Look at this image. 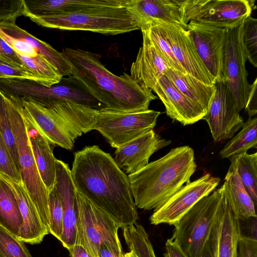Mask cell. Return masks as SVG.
<instances>
[{"instance_id": "obj_13", "label": "cell", "mask_w": 257, "mask_h": 257, "mask_svg": "<svg viewBox=\"0 0 257 257\" xmlns=\"http://www.w3.org/2000/svg\"><path fill=\"white\" fill-rule=\"evenodd\" d=\"M220 179L207 173L186 183L163 205L154 210L150 217L152 224L174 225L202 198L209 195L218 185Z\"/></svg>"}, {"instance_id": "obj_20", "label": "cell", "mask_w": 257, "mask_h": 257, "mask_svg": "<svg viewBox=\"0 0 257 257\" xmlns=\"http://www.w3.org/2000/svg\"><path fill=\"white\" fill-rule=\"evenodd\" d=\"M143 43L131 66V76L142 87L151 89L170 68L147 32L141 30Z\"/></svg>"}, {"instance_id": "obj_42", "label": "cell", "mask_w": 257, "mask_h": 257, "mask_svg": "<svg viewBox=\"0 0 257 257\" xmlns=\"http://www.w3.org/2000/svg\"><path fill=\"white\" fill-rule=\"evenodd\" d=\"M0 60L15 67L27 69L18 54L9 46L0 35Z\"/></svg>"}, {"instance_id": "obj_39", "label": "cell", "mask_w": 257, "mask_h": 257, "mask_svg": "<svg viewBox=\"0 0 257 257\" xmlns=\"http://www.w3.org/2000/svg\"><path fill=\"white\" fill-rule=\"evenodd\" d=\"M24 12L23 0H0V23L16 22Z\"/></svg>"}, {"instance_id": "obj_25", "label": "cell", "mask_w": 257, "mask_h": 257, "mask_svg": "<svg viewBox=\"0 0 257 257\" xmlns=\"http://www.w3.org/2000/svg\"><path fill=\"white\" fill-rule=\"evenodd\" d=\"M26 119L29 141L37 167L49 192L54 187L56 180V159L53 153L52 144L30 124L26 116Z\"/></svg>"}, {"instance_id": "obj_14", "label": "cell", "mask_w": 257, "mask_h": 257, "mask_svg": "<svg viewBox=\"0 0 257 257\" xmlns=\"http://www.w3.org/2000/svg\"><path fill=\"white\" fill-rule=\"evenodd\" d=\"M151 22L160 25L174 55L185 72L206 85H213L215 81L200 58L188 31L176 24Z\"/></svg>"}, {"instance_id": "obj_28", "label": "cell", "mask_w": 257, "mask_h": 257, "mask_svg": "<svg viewBox=\"0 0 257 257\" xmlns=\"http://www.w3.org/2000/svg\"><path fill=\"white\" fill-rule=\"evenodd\" d=\"M177 89L207 112L215 90V86L206 85L196 78L169 68L165 74Z\"/></svg>"}, {"instance_id": "obj_11", "label": "cell", "mask_w": 257, "mask_h": 257, "mask_svg": "<svg viewBox=\"0 0 257 257\" xmlns=\"http://www.w3.org/2000/svg\"><path fill=\"white\" fill-rule=\"evenodd\" d=\"M214 86V93L202 119L207 122L214 142L222 143L232 138L244 122L227 83L221 79L215 82Z\"/></svg>"}, {"instance_id": "obj_8", "label": "cell", "mask_w": 257, "mask_h": 257, "mask_svg": "<svg viewBox=\"0 0 257 257\" xmlns=\"http://www.w3.org/2000/svg\"><path fill=\"white\" fill-rule=\"evenodd\" d=\"M160 113L150 109L124 112L104 107L98 109L93 130L116 149L153 130Z\"/></svg>"}, {"instance_id": "obj_26", "label": "cell", "mask_w": 257, "mask_h": 257, "mask_svg": "<svg viewBox=\"0 0 257 257\" xmlns=\"http://www.w3.org/2000/svg\"><path fill=\"white\" fill-rule=\"evenodd\" d=\"M0 30L11 37L25 42L35 49L38 54L50 63L62 77L71 75L70 67L61 52L21 28L16 24V22H1Z\"/></svg>"}, {"instance_id": "obj_40", "label": "cell", "mask_w": 257, "mask_h": 257, "mask_svg": "<svg viewBox=\"0 0 257 257\" xmlns=\"http://www.w3.org/2000/svg\"><path fill=\"white\" fill-rule=\"evenodd\" d=\"M0 78L29 79L41 84L40 80L30 70L15 67L1 60Z\"/></svg>"}, {"instance_id": "obj_44", "label": "cell", "mask_w": 257, "mask_h": 257, "mask_svg": "<svg viewBox=\"0 0 257 257\" xmlns=\"http://www.w3.org/2000/svg\"><path fill=\"white\" fill-rule=\"evenodd\" d=\"M237 257H257V240L240 236Z\"/></svg>"}, {"instance_id": "obj_15", "label": "cell", "mask_w": 257, "mask_h": 257, "mask_svg": "<svg viewBox=\"0 0 257 257\" xmlns=\"http://www.w3.org/2000/svg\"><path fill=\"white\" fill-rule=\"evenodd\" d=\"M194 47L215 82L222 79L226 30L193 21L188 24Z\"/></svg>"}, {"instance_id": "obj_29", "label": "cell", "mask_w": 257, "mask_h": 257, "mask_svg": "<svg viewBox=\"0 0 257 257\" xmlns=\"http://www.w3.org/2000/svg\"><path fill=\"white\" fill-rule=\"evenodd\" d=\"M22 223L16 196L9 185L0 177V225L19 238Z\"/></svg>"}, {"instance_id": "obj_43", "label": "cell", "mask_w": 257, "mask_h": 257, "mask_svg": "<svg viewBox=\"0 0 257 257\" xmlns=\"http://www.w3.org/2000/svg\"><path fill=\"white\" fill-rule=\"evenodd\" d=\"M240 237L257 240V217L238 219Z\"/></svg>"}, {"instance_id": "obj_27", "label": "cell", "mask_w": 257, "mask_h": 257, "mask_svg": "<svg viewBox=\"0 0 257 257\" xmlns=\"http://www.w3.org/2000/svg\"><path fill=\"white\" fill-rule=\"evenodd\" d=\"M225 198L237 219L256 217L255 207L235 167L230 164L222 186Z\"/></svg>"}, {"instance_id": "obj_34", "label": "cell", "mask_w": 257, "mask_h": 257, "mask_svg": "<svg viewBox=\"0 0 257 257\" xmlns=\"http://www.w3.org/2000/svg\"><path fill=\"white\" fill-rule=\"evenodd\" d=\"M0 132L20 174L19 157L13 134L6 94L0 90Z\"/></svg>"}, {"instance_id": "obj_7", "label": "cell", "mask_w": 257, "mask_h": 257, "mask_svg": "<svg viewBox=\"0 0 257 257\" xmlns=\"http://www.w3.org/2000/svg\"><path fill=\"white\" fill-rule=\"evenodd\" d=\"M67 76L50 86L32 80L6 78L2 82L1 89L8 94L29 97L45 107L56 101H67L97 109L105 107L74 76Z\"/></svg>"}, {"instance_id": "obj_1", "label": "cell", "mask_w": 257, "mask_h": 257, "mask_svg": "<svg viewBox=\"0 0 257 257\" xmlns=\"http://www.w3.org/2000/svg\"><path fill=\"white\" fill-rule=\"evenodd\" d=\"M70 172L76 191L121 228L136 223L128 177L109 153L96 145L86 146L75 153Z\"/></svg>"}, {"instance_id": "obj_16", "label": "cell", "mask_w": 257, "mask_h": 257, "mask_svg": "<svg viewBox=\"0 0 257 257\" xmlns=\"http://www.w3.org/2000/svg\"><path fill=\"white\" fill-rule=\"evenodd\" d=\"M30 124L52 145L71 150L75 139L65 121L53 110L28 97H19Z\"/></svg>"}, {"instance_id": "obj_35", "label": "cell", "mask_w": 257, "mask_h": 257, "mask_svg": "<svg viewBox=\"0 0 257 257\" xmlns=\"http://www.w3.org/2000/svg\"><path fill=\"white\" fill-rule=\"evenodd\" d=\"M49 232L60 240L63 232V208L60 196L55 187L49 192Z\"/></svg>"}, {"instance_id": "obj_47", "label": "cell", "mask_w": 257, "mask_h": 257, "mask_svg": "<svg viewBox=\"0 0 257 257\" xmlns=\"http://www.w3.org/2000/svg\"><path fill=\"white\" fill-rule=\"evenodd\" d=\"M164 257H187L180 247L171 238L165 243Z\"/></svg>"}, {"instance_id": "obj_49", "label": "cell", "mask_w": 257, "mask_h": 257, "mask_svg": "<svg viewBox=\"0 0 257 257\" xmlns=\"http://www.w3.org/2000/svg\"><path fill=\"white\" fill-rule=\"evenodd\" d=\"M200 257H213L208 240L205 245Z\"/></svg>"}, {"instance_id": "obj_48", "label": "cell", "mask_w": 257, "mask_h": 257, "mask_svg": "<svg viewBox=\"0 0 257 257\" xmlns=\"http://www.w3.org/2000/svg\"><path fill=\"white\" fill-rule=\"evenodd\" d=\"M71 257H93L82 246L74 244L68 249Z\"/></svg>"}, {"instance_id": "obj_3", "label": "cell", "mask_w": 257, "mask_h": 257, "mask_svg": "<svg viewBox=\"0 0 257 257\" xmlns=\"http://www.w3.org/2000/svg\"><path fill=\"white\" fill-rule=\"evenodd\" d=\"M196 167L193 150L185 146L171 149L128 175L136 206L145 210L158 208L190 181Z\"/></svg>"}, {"instance_id": "obj_38", "label": "cell", "mask_w": 257, "mask_h": 257, "mask_svg": "<svg viewBox=\"0 0 257 257\" xmlns=\"http://www.w3.org/2000/svg\"><path fill=\"white\" fill-rule=\"evenodd\" d=\"M0 174L17 182H21V176L13 161L7 146L0 132Z\"/></svg>"}, {"instance_id": "obj_23", "label": "cell", "mask_w": 257, "mask_h": 257, "mask_svg": "<svg viewBox=\"0 0 257 257\" xmlns=\"http://www.w3.org/2000/svg\"><path fill=\"white\" fill-rule=\"evenodd\" d=\"M0 177L9 185L17 199L23 223L19 239L25 243H40L49 232L22 182H17L4 175Z\"/></svg>"}, {"instance_id": "obj_19", "label": "cell", "mask_w": 257, "mask_h": 257, "mask_svg": "<svg viewBox=\"0 0 257 257\" xmlns=\"http://www.w3.org/2000/svg\"><path fill=\"white\" fill-rule=\"evenodd\" d=\"M152 90L163 103L167 115L184 125L196 122L206 113L180 92L166 74L159 80Z\"/></svg>"}, {"instance_id": "obj_2", "label": "cell", "mask_w": 257, "mask_h": 257, "mask_svg": "<svg viewBox=\"0 0 257 257\" xmlns=\"http://www.w3.org/2000/svg\"><path fill=\"white\" fill-rule=\"evenodd\" d=\"M61 53L70 67L71 75L106 108L124 112L147 110L151 101L157 98L130 75L112 73L101 63L99 54L68 47Z\"/></svg>"}, {"instance_id": "obj_30", "label": "cell", "mask_w": 257, "mask_h": 257, "mask_svg": "<svg viewBox=\"0 0 257 257\" xmlns=\"http://www.w3.org/2000/svg\"><path fill=\"white\" fill-rule=\"evenodd\" d=\"M254 205L257 204V153L244 152L228 158Z\"/></svg>"}, {"instance_id": "obj_6", "label": "cell", "mask_w": 257, "mask_h": 257, "mask_svg": "<svg viewBox=\"0 0 257 257\" xmlns=\"http://www.w3.org/2000/svg\"><path fill=\"white\" fill-rule=\"evenodd\" d=\"M223 188L202 198L173 225L171 238L187 257H200L221 205Z\"/></svg>"}, {"instance_id": "obj_22", "label": "cell", "mask_w": 257, "mask_h": 257, "mask_svg": "<svg viewBox=\"0 0 257 257\" xmlns=\"http://www.w3.org/2000/svg\"><path fill=\"white\" fill-rule=\"evenodd\" d=\"M187 0H134L132 9L140 27L151 21L180 25L187 30Z\"/></svg>"}, {"instance_id": "obj_36", "label": "cell", "mask_w": 257, "mask_h": 257, "mask_svg": "<svg viewBox=\"0 0 257 257\" xmlns=\"http://www.w3.org/2000/svg\"><path fill=\"white\" fill-rule=\"evenodd\" d=\"M0 257H32L23 241L0 225Z\"/></svg>"}, {"instance_id": "obj_37", "label": "cell", "mask_w": 257, "mask_h": 257, "mask_svg": "<svg viewBox=\"0 0 257 257\" xmlns=\"http://www.w3.org/2000/svg\"><path fill=\"white\" fill-rule=\"evenodd\" d=\"M242 42L247 60L257 67V20L250 16L243 24Z\"/></svg>"}, {"instance_id": "obj_24", "label": "cell", "mask_w": 257, "mask_h": 257, "mask_svg": "<svg viewBox=\"0 0 257 257\" xmlns=\"http://www.w3.org/2000/svg\"><path fill=\"white\" fill-rule=\"evenodd\" d=\"M116 0H23L24 16L28 18L66 15L106 6Z\"/></svg>"}, {"instance_id": "obj_4", "label": "cell", "mask_w": 257, "mask_h": 257, "mask_svg": "<svg viewBox=\"0 0 257 257\" xmlns=\"http://www.w3.org/2000/svg\"><path fill=\"white\" fill-rule=\"evenodd\" d=\"M133 2L134 0H116L110 5L75 13L30 19L48 28L115 35L140 30L132 9Z\"/></svg>"}, {"instance_id": "obj_18", "label": "cell", "mask_w": 257, "mask_h": 257, "mask_svg": "<svg viewBox=\"0 0 257 257\" xmlns=\"http://www.w3.org/2000/svg\"><path fill=\"white\" fill-rule=\"evenodd\" d=\"M54 187L60 196L64 212L63 232L60 241L68 249L75 242L78 216L76 190L68 164L58 159Z\"/></svg>"}, {"instance_id": "obj_45", "label": "cell", "mask_w": 257, "mask_h": 257, "mask_svg": "<svg viewBox=\"0 0 257 257\" xmlns=\"http://www.w3.org/2000/svg\"><path fill=\"white\" fill-rule=\"evenodd\" d=\"M257 79L250 85L249 92L247 97L246 103L244 108L249 117H252L257 113Z\"/></svg>"}, {"instance_id": "obj_12", "label": "cell", "mask_w": 257, "mask_h": 257, "mask_svg": "<svg viewBox=\"0 0 257 257\" xmlns=\"http://www.w3.org/2000/svg\"><path fill=\"white\" fill-rule=\"evenodd\" d=\"M243 24L226 30L222 77L229 86L240 111L245 107L250 86L242 42Z\"/></svg>"}, {"instance_id": "obj_31", "label": "cell", "mask_w": 257, "mask_h": 257, "mask_svg": "<svg viewBox=\"0 0 257 257\" xmlns=\"http://www.w3.org/2000/svg\"><path fill=\"white\" fill-rule=\"evenodd\" d=\"M257 118L249 117L241 130L220 152L222 158L230 157L256 148L257 144Z\"/></svg>"}, {"instance_id": "obj_17", "label": "cell", "mask_w": 257, "mask_h": 257, "mask_svg": "<svg viewBox=\"0 0 257 257\" xmlns=\"http://www.w3.org/2000/svg\"><path fill=\"white\" fill-rule=\"evenodd\" d=\"M171 143L152 130L116 148L114 160L123 172L130 175L145 167L154 153Z\"/></svg>"}, {"instance_id": "obj_32", "label": "cell", "mask_w": 257, "mask_h": 257, "mask_svg": "<svg viewBox=\"0 0 257 257\" xmlns=\"http://www.w3.org/2000/svg\"><path fill=\"white\" fill-rule=\"evenodd\" d=\"M140 30L147 32L170 68L186 73L174 55L170 45L159 24L150 22L142 25Z\"/></svg>"}, {"instance_id": "obj_46", "label": "cell", "mask_w": 257, "mask_h": 257, "mask_svg": "<svg viewBox=\"0 0 257 257\" xmlns=\"http://www.w3.org/2000/svg\"><path fill=\"white\" fill-rule=\"evenodd\" d=\"M121 245L109 243H102L99 248L98 257H121Z\"/></svg>"}, {"instance_id": "obj_5", "label": "cell", "mask_w": 257, "mask_h": 257, "mask_svg": "<svg viewBox=\"0 0 257 257\" xmlns=\"http://www.w3.org/2000/svg\"><path fill=\"white\" fill-rule=\"evenodd\" d=\"M6 95L18 154L21 182L34 203L42 222L49 230V192L37 167L29 141L25 113L19 97Z\"/></svg>"}, {"instance_id": "obj_9", "label": "cell", "mask_w": 257, "mask_h": 257, "mask_svg": "<svg viewBox=\"0 0 257 257\" xmlns=\"http://www.w3.org/2000/svg\"><path fill=\"white\" fill-rule=\"evenodd\" d=\"M78 216L75 244L82 246L93 257H98L103 243L121 245L118 236L120 225L76 191Z\"/></svg>"}, {"instance_id": "obj_33", "label": "cell", "mask_w": 257, "mask_h": 257, "mask_svg": "<svg viewBox=\"0 0 257 257\" xmlns=\"http://www.w3.org/2000/svg\"><path fill=\"white\" fill-rule=\"evenodd\" d=\"M18 55L25 67L40 80L41 84L50 86L61 79L62 77L57 70L41 56L27 57Z\"/></svg>"}, {"instance_id": "obj_41", "label": "cell", "mask_w": 257, "mask_h": 257, "mask_svg": "<svg viewBox=\"0 0 257 257\" xmlns=\"http://www.w3.org/2000/svg\"><path fill=\"white\" fill-rule=\"evenodd\" d=\"M0 35L18 55L27 57H33L38 55L35 49L25 42L10 36L1 30Z\"/></svg>"}, {"instance_id": "obj_50", "label": "cell", "mask_w": 257, "mask_h": 257, "mask_svg": "<svg viewBox=\"0 0 257 257\" xmlns=\"http://www.w3.org/2000/svg\"><path fill=\"white\" fill-rule=\"evenodd\" d=\"M121 257H138L136 253L133 250L122 254Z\"/></svg>"}, {"instance_id": "obj_10", "label": "cell", "mask_w": 257, "mask_h": 257, "mask_svg": "<svg viewBox=\"0 0 257 257\" xmlns=\"http://www.w3.org/2000/svg\"><path fill=\"white\" fill-rule=\"evenodd\" d=\"M253 2L248 0H187L186 16L189 22L227 30L239 26L250 16Z\"/></svg>"}, {"instance_id": "obj_21", "label": "cell", "mask_w": 257, "mask_h": 257, "mask_svg": "<svg viewBox=\"0 0 257 257\" xmlns=\"http://www.w3.org/2000/svg\"><path fill=\"white\" fill-rule=\"evenodd\" d=\"M238 219L224 196L208 242L213 257H237Z\"/></svg>"}]
</instances>
